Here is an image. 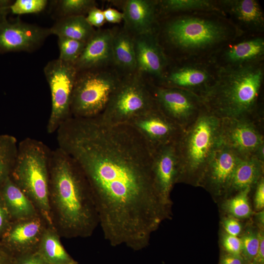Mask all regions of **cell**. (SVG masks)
Instances as JSON below:
<instances>
[{
	"instance_id": "46",
	"label": "cell",
	"mask_w": 264,
	"mask_h": 264,
	"mask_svg": "<svg viewBox=\"0 0 264 264\" xmlns=\"http://www.w3.org/2000/svg\"><path fill=\"white\" fill-rule=\"evenodd\" d=\"M10 258L7 253L0 246V264H8Z\"/></svg>"
},
{
	"instance_id": "9",
	"label": "cell",
	"mask_w": 264,
	"mask_h": 264,
	"mask_svg": "<svg viewBox=\"0 0 264 264\" xmlns=\"http://www.w3.org/2000/svg\"><path fill=\"white\" fill-rule=\"evenodd\" d=\"M44 71L51 93V110L46 126L51 134L71 116V97L78 72L73 64L59 58L49 62Z\"/></svg>"
},
{
	"instance_id": "20",
	"label": "cell",
	"mask_w": 264,
	"mask_h": 264,
	"mask_svg": "<svg viewBox=\"0 0 264 264\" xmlns=\"http://www.w3.org/2000/svg\"><path fill=\"white\" fill-rule=\"evenodd\" d=\"M0 195L13 221L30 219L40 215L31 200L10 176L0 186Z\"/></svg>"
},
{
	"instance_id": "36",
	"label": "cell",
	"mask_w": 264,
	"mask_h": 264,
	"mask_svg": "<svg viewBox=\"0 0 264 264\" xmlns=\"http://www.w3.org/2000/svg\"><path fill=\"white\" fill-rule=\"evenodd\" d=\"M220 224L225 232L230 235L239 237L242 232L244 226L241 221L234 217L222 215Z\"/></svg>"
},
{
	"instance_id": "4",
	"label": "cell",
	"mask_w": 264,
	"mask_h": 264,
	"mask_svg": "<svg viewBox=\"0 0 264 264\" xmlns=\"http://www.w3.org/2000/svg\"><path fill=\"white\" fill-rule=\"evenodd\" d=\"M220 119L205 109L175 143L178 160L177 183L198 187L204 170L220 144Z\"/></svg>"
},
{
	"instance_id": "15",
	"label": "cell",
	"mask_w": 264,
	"mask_h": 264,
	"mask_svg": "<svg viewBox=\"0 0 264 264\" xmlns=\"http://www.w3.org/2000/svg\"><path fill=\"white\" fill-rule=\"evenodd\" d=\"M178 160L175 143L163 146L152 154V170L156 191L163 203L172 208L171 193L177 183Z\"/></svg>"
},
{
	"instance_id": "13",
	"label": "cell",
	"mask_w": 264,
	"mask_h": 264,
	"mask_svg": "<svg viewBox=\"0 0 264 264\" xmlns=\"http://www.w3.org/2000/svg\"><path fill=\"white\" fill-rule=\"evenodd\" d=\"M126 124L137 131L151 154L163 146L176 143L183 131L157 107Z\"/></svg>"
},
{
	"instance_id": "28",
	"label": "cell",
	"mask_w": 264,
	"mask_h": 264,
	"mask_svg": "<svg viewBox=\"0 0 264 264\" xmlns=\"http://www.w3.org/2000/svg\"><path fill=\"white\" fill-rule=\"evenodd\" d=\"M251 188H247L227 198L218 204L222 215L239 220H249L254 213L249 202Z\"/></svg>"
},
{
	"instance_id": "5",
	"label": "cell",
	"mask_w": 264,
	"mask_h": 264,
	"mask_svg": "<svg viewBox=\"0 0 264 264\" xmlns=\"http://www.w3.org/2000/svg\"><path fill=\"white\" fill-rule=\"evenodd\" d=\"M51 150L41 141L27 137L18 143L10 177L31 200L48 225H53L49 191Z\"/></svg>"
},
{
	"instance_id": "35",
	"label": "cell",
	"mask_w": 264,
	"mask_h": 264,
	"mask_svg": "<svg viewBox=\"0 0 264 264\" xmlns=\"http://www.w3.org/2000/svg\"><path fill=\"white\" fill-rule=\"evenodd\" d=\"M220 243L221 251L226 253L241 255L242 242L239 237L230 235L220 229Z\"/></svg>"
},
{
	"instance_id": "23",
	"label": "cell",
	"mask_w": 264,
	"mask_h": 264,
	"mask_svg": "<svg viewBox=\"0 0 264 264\" xmlns=\"http://www.w3.org/2000/svg\"><path fill=\"white\" fill-rule=\"evenodd\" d=\"M221 5L240 24L254 30H262L264 25L263 10L255 0H221Z\"/></svg>"
},
{
	"instance_id": "10",
	"label": "cell",
	"mask_w": 264,
	"mask_h": 264,
	"mask_svg": "<svg viewBox=\"0 0 264 264\" xmlns=\"http://www.w3.org/2000/svg\"><path fill=\"white\" fill-rule=\"evenodd\" d=\"M153 94L158 110L183 131L204 109L200 97L185 89L158 87L154 88Z\"/></svg>"
},
{
	"instance_id": "25",
	"label": "cell",
	"mask_w": 264,
	"mask_h": 264,
	"mask_svg": "<svg viewBox=\"0 0 264 264\" xmlns=\"http://www.w3.org/2000/svg\"><path fill=\"white\" fill-rule=\"evenodd\" d=\"M50 34L87 43L95 30L84 15L62 17L49 28Z\"/></svg>"
},
{
	"instance_id": "29",
	"label": "cell",
	"mask_w": 264,
	"mask_h": 264,
	"mask_svg": "<svg viewBox=\"0 0 264 264\" xmlns=\"http://www.w3.org/2000/svg\"><path fill=\"white\" fill-rule=\"evenodd\" d=\"M18 143L16 137L0 134V186L9 176L15 161Z\"/></svg>"
},
{
	"instance_id": "3",
	"label": "cell",
	"mask_w": 264,
	"mask_h": 264,
	"mask_svg": "<svg viewBox=\"0 0 264 264\" xmlns=\"http://www.w3.org/2000/svg\"><path fill=\"white\" fill-rule=\"evenodd\" d=\"M264 71L258 62L227 66L200 95L204 109L220 119L262 121L257 111Z\"/></svg>"
},
{
	"instance_id": "2",
	"label": "cell",
	"mask_w": 264,
	"mask_h": 264,
	"mask_svg": "<svg viewBox=\"0 0 264 264\" xmlns=\"http://www.w3.org/2000/svg\"><path fill=\"white\" fill-rule=\"evenodd\" d=\"M49 191L50 206L64 235L91 236L99 224L92 192L81 169L59 147L50 151Z\"/></svg>"
},
{
	"instance_id": "24",
	"label": "cell",
	"mask_w": 264,
	"mask_h": 264,
	"mask_svg": "<svg viewBox=\"0 0 264 264\" xmlns=\"http://www.w3.org/2000/svg\"><path fill=\"white\" fill-rule=\"evenodd\" d=\"M35 251L49 264H73L77 262L66 252L52 225L45 227Z\"/></svg>"
},
{
	"instance_id": "39",
	"label": "cell",
	"mask_w": 264,
	"mask_h": 264,
	"mask_svg": "<svg viewBox=\"0 0 264 264\" xmlns=\"http://www.w3.org/2000/svg\"><path fill=\"white\" fill-rule=\"evenodd\" d=\"M87 13L86 18L92 27H100L106 22L103 10L96 6L90 8Z\"/></svg>"
},
{
	"instance_id": "37",
	"label": "cell",
	"mask_w": 264,
	"mask_h": 264,
	"mask_svg": "<svg viewBox=\"0 0 264 264\" xmlns=\"http://www.w3.org/2000/svg\"><path fill=\"white\" fill-rule=\"evenodd\" d=\"M254 191V212H257L264 208V176H263L251 189Z\"/></svg>"
},
{
	"instance_id": "33",
	"label": "cell",
	"mask_w": 264,
	"mask_h": 264,
	"mask_svg": "<svg viewBox=\"0 0 264 264\" xmlns=\"http://www.w3.org/2000/svg\"><path fill=\"white\" fill-rule=\"evenodd\" d=\"M57 2L58 10L63 17L84 15L95 6V1L92 0H61Z\"/></svg>"
},
{
	"instance_id": "26",
	"label": "cell",
	"mask_w": 264,
	"mask_h": 264,
	"mask_svg": "<svg viewBox=\"0 0 264 264\" xmlns=\"http://www.w3.org/2000/svg\"><path fill=\"white\" fill-rule=\"evenodd\" d=\"M264 53V40L257 37L230 45L223 57L228 66H237L257 62Z\"/></svg>"
},
{
	"instance_id": "6",
	"label": "cell",
	"mask_w": 264,
	"mask_h": 264,
	"mask_svg": "<svg viewBox=\"0 0 264 264\" xmlns=\"http://www.w3.org/2000/svg\"><path fill=\"white\" fill-rule=\"evenodd\" d=\"M121 80L116 74L107 70L78 73L71 97V116L92 118L100 115Z\"/></svg>"
},
{
	"instance_id": "7",
	"label": "cell",
	"mask_w": 264,
	"mask_h": 264,
	"mask_svg": "<svg viewBox=\"0 0 264 264\" xmlns=\"http://www.w3.org/2000/svg\"><path fill=\"white\" fill-rule=\"evenodd\" d=\"M155 108L153 92L134 74L121 79L105 110L96 117L107 125L126 124Z\"/></svg>"
},
{
	"instance_id": "44",
	"label": "cell",
	"mask_w": 264,
	"mask_h": 264,
	"mask_svg": "<svg viewBox=\"0 0 264 264\" xmlns=\"http://www.w3.org/2000/svg\"><path fill=\"white\" fill-rule=\"evenodd\" d=\"M12 2L9 0H0V22L7 19L9 13V7Z\"/></svg>"
},
{
	"instance_id": "8",
	"label": "cell",
	"mask_w": 264,
	"mask_h": 264,
	"mask_svg": "<svg viewBox=\"0 0 264 264\" xmlns=\"http://www.w3.org/2000/svg\"><path fill=\"white\" fill-rule=\"evenodd\" d=\"M165 32L170 42L184 51L203 50L227 39L226 26L214 20L194 16H183L169 22Z\"/></svg>"
},
{
	"instance_id": "40",
	"label": "cell",
	"mask_w": 264,
	"mask_h": 264,
	"mask_svg": "<svg viewBox=\"0 0 264 264\" xmlns=\"http://www.w3.org/2000/svg\"><path fill=\"white\" fill-rule=\"evenodd\" d=\"M11 219L0 195V237H2L11 223Z\"/></svg>"
},
{
	"instance_id": "32",
	"label": "cell",
	"mask_w": 264,
	"mask_h": 264,
	"mask_svg": "<svg viewBox=\"0 0 264 264\" xmlns=\"http://www.w3.org/2000/svg\"><path fill=\"white\" fill-rule=\"evenodd\" d=\"M86 43L69 38L58 37L59 59L74 64L82 53Z\"/></svg>"
},
{
	"instance_id": "11",
	"label": "cell",
	"mask_w": 264,
	"mask_h": 264,
	"mask_svg": "<svg viewBox=\"0 0 264 264\" xmlns=\"http://www.w3.org/2000/svg\"><path fill=\"white\" fill-rule=\"evenodd\" d=\"M261 122L246 118L220 119L221 143L241 158L253 156L257 148L264 143Z\"/></svg>"
},
{
	"instance_id": "41",
	"label": "cell",
	"mask_w": 264,
	"mask_h": 264,
	"mask_svg": "<svg viewBox=\"0 0 264 264\" xmlns=\"http://www.w3.org/2000/svg\"><path fill=\"white\" fill-rule=\"evenodd\" d=\"M221 251L219 264H247L241 255H233Z\"/></svg>"
},
{
	"instance_id": "30",
	"label": "cell",
	"mask_w": 264,
	"mask_h": 264,
	"mask_svg": "<svg viewBox=\"0 0 264 264\" xmlns=\"http://www.w3.org/2000/svg\"><path fill=\"white\" fill-rule=\"evenodd\" d=\"M247 222L239 237L242 242L241 256L247 264H250L258 251L260 231L251 218Z\"/></svg>"
},
{
	"instance_id": "43",
	"label": "cell",
	"mask_w": 264,
	"mask_h": 264,
	"mask_svg": "<svg viewBox=\"0 0 264 264\" xmlns=\"http://www.w3.org/2000/svg\"><path fill=\"white\" fill-rule=\"evenodd\" d=\"M260 242L258 251L250 264H264V228H259Z\"/></svg>"
},
{
	"instance_id": "19",
	"label": "cell",
	"mask_w": 264,
	"mask_h": 264,
	"mask_svg": "<svg viewBox=\"0 0 264 264\" xmlns=\"http://www.w3.org/2000/svg\"><path fill=\"white\" fill-rule=\"evenodd\" d=\"M126 30L135 36L153 33L155 2L149 0H128L123 6Z\"/></svg>"
},
{
	"instance_id": "17",
	"label": "cell",
	"mask_w": 264,
	"mask_h": 264,
	"mask_svg": "<svg viewBox=\"0 0 264 264\" xmlns=\"http://www.w3.org/2000/svg\"><path fill=\"white\" fill-rule=\"evenodd\" d=\"M113 34L109 30L95 31L73 64L78 72L96 69L113 62Z\"/></svg>"
},
{
	"instance_id": "38",
	"label": "cell",
	"mask_w": 264,
	"mask_h": 264,
	"mask_svg": "<svg viewBox=\"0 0 264 264\" xmlns=\"http://www.w3.org/2000/svg\"><path fill=\"white\" fill-rule=\"evenodd\" d=\"M11 264H49L36 251L19 255Z\"/></svg>"
},
{
	"instance_id": "14",
	"label": "cell",
	"mask_w": 264,
	"mask_h": 264,
	"mask_svg": "<svg viewBox=\"0 0 264 264\" xmlns=\"http://www.w3.org/2000/svg\"><path fill=\"white\" fill-rule=\"evenodd\" d=\"M49 35V28L6 19L0 22V53L33 50Z\"/></svg>"
},
{
	"instance_id": "22",
	"label": "cell",
	"mask_w": 264,
	"mask_h": 264,
	"mask_svg": "<svg viewBox=\"0 0 264 264\" xmlns=\"http://www.w3.org/2000/svg\"><path fill=\"white\" fill-rule=\"evenodd\" d=\"M264 175V162L254 156L241 159L234 171L225 198L247 188L252 189Z\"/></svg>"
},
{
	"instance_id": "18",
	"label": "cell",
	"mask_w": 264,
	"mask_h": 264,
	"mask_svg": "<svg viewBox=\"0 0 264 264\" xmlns=\"http://www.w3.org/2000/svg\"><path fill=\"white\" fill-rule=\"evenodd\" d=\"M137 69L161 77L166 65L165 55L153 33L133 38Z\"/></svg>"
},
{
	"instance_id": "31",
	"label": "cell",
	"mask_w": 264,
	"mask_h": 264,
	"mask_svg": "<svg viewBox=\"0 0 264 264\" xmlns=\"http://www.w3.org/2000/svg\"><path fill=\"white\" fill-rule=\"evenodd\" d=\"M160 3L163 10L171 12L219 10L213 2L207 0H164Z\"/></svg>"
},
{
	"instance_id": "12",
	"label": "cell",
	"mask_w": 264,
	"mask_h": 264,
	"mask_svg": "<svg viewBox=\"0 0 264 264\" xmlns=\"http://www.w3.org/2000/svg\"><path fill=\"white\" fill-rule=\"evenodd\" d=\"M241 159L221 143L208 162L198 187L204 189L219 203L226 197L233 175Z\"/></svg>"
},
{
	"instance_id": "34",
	"label": "cell",
	"mask_w": 264,
	"mask_h": 264,
	"mask_svg": "<svg viewBox=\"0 0 264 264\" xmlns=\"http://www.w3.org/2000/svg\"><path fill=\"white\" fill-rule=\"evenodd\" d=\"M47 4L46 0H16L10 5L9 13L15 15L37 13L42 11Z\"/></svg>"
},
{
	"instance_id": "42",
	"label": "cell",
	"mask_w": 264,
	"mask_h": 264,
	"mask_svg": "<svg viewBox=\"0 0 264 264\" xmlns=\"http://www.w3.org/2000/svg\"><path fill=\"white\" fill-rule=\"evenodd\" d=\"M106 21L112 23H119L123 20V13L118 10L108 8L103 10Z\"/></svg>"
},
{
	"instance_id": "45",
	"label": "cell",
	"mask_w": 264,
	"mask_h": 264,
	"mask_svg": "<svg viewBox=\"0 0 264 264\" xmlns=\"http://www.w3.org/2000/svg\"><path fill=\"white\" fill-rule=\"evenodd\" d=\"M254 157L264 162V143L261 145L256 150Z\"/></svg>"
},
{
	"instance_id": "47",
	"label": "cell",
	"mask_w": 264,
	"mask_h": 264,
	"mask_svg": "<svg viewBox=\"0 0 264 264\" xmlns=\"http://www.w3.org/2000/svg\"><path fill=\"white\" fill-rule=\"evenodd\" d=\"M79 264L77 262L74 263V264Z\"/></svg>"
},
{
	"instance_id": "16",
	"label": "cell",
	"mask_w": 264,
	"mask_h": 264,
	"mask_svg": "<svg viewBox=\"0 0 264 264\" xmlns=\"http://www.w3.org/2000/svg\"><path fill=\"white\" fill-rule=\"evenodd\" d=\"M45 222L41 215L13 221L1 238L8 247L19 255L34 251L46 227Z\"/></svg>"
},
{
	"instance_id": "21",
	"label": "cell",
	"mask_w": 264,
	"mask_h": 264,
	"mask_svg": "<svg viewBox=\"0 0 264 264\" xmlns=\"http://www.w3.org/2000/svg\"><path fill=\"white\" fill-rule=\"evenodd\" d=\"M213 81L210 73L203 67L189 65L170 72L164 87L185 89L200 96Z\"/></svg>"
},
{
	"instance_id": "1",
	"label": "cell",
	"mask_w": 264,
	"mask_h": 264,
	"mask_svg": "<svg viewBox=\"0 0 264 264\" xmlns=\"http://www.w3.org/2000/svg\"><path fill=\"white\" fill-rule=\"evenodd\" d=\"M56 132L58 147L86 177L102 220L118 224L132 223L156 206L159 197L152 154L132 127L107 125L97 117H71Z\"/></svg>"
},
{
	"instance_id": "27",
	"label": "cell",
	"mask_w": 264,
	"mask_h": 264,
	"mask_svg": "<svg viewBox=\"0 0 264 264\" xmlns=\"http://www.w3.org/2000/svg\"><path fill=\"white\" fill-rule=\"evenodd\" d=\"M113 62L119 68L133 72L137 69L133 37L126 30L113 34Z\"/></svg>"
}]
</instances>
